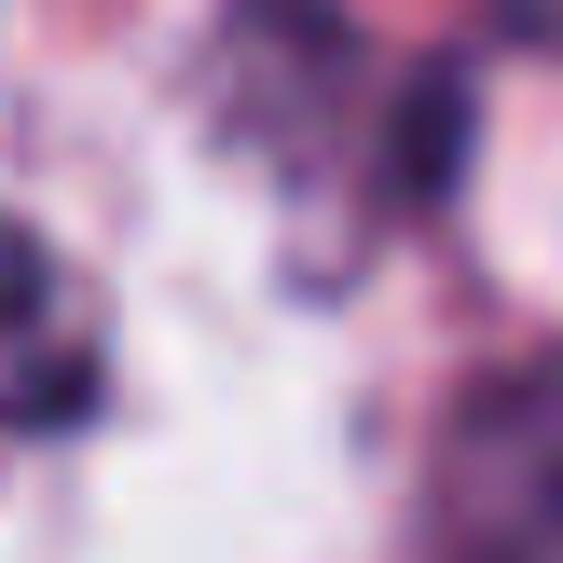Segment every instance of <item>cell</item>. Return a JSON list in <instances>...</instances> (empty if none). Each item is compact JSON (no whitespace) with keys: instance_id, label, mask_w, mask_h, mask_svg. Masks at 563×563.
<instances>
[{"instance_id":"7a4b0ae2","label":"cell","mask_w":563,"mask_h":563,"mask_svg":"<svg viewBox=\"0 0 563 563\" xmlns=\"http://www.w3.org/2000/svg\"><path fill=\"white\" fill-rule=\"evenodd\" d=\"M97 412V302L27 220H0V427H82Z\"/></svg>"},{"instance_id":"6da1fadb","label":"cell","mask_w":563,"mask_h":563,"mask_svg":"<svg viewBox=\"0 0 563 563\" xmlns=\"http://www.w3.org/2000/svg\"><path fill=\"white\" fill-rule=\"evenodd\" d=\"M427 563H563V357L454 399L427 454Z\"/></svg>"},{"instance_id":"3957f363","label":"cell","mask_w":563,"mask_h":563,"mask_svg":"<svg viewBox=\"0 0 563 563\" xmlns=\"http://www.w3.org/2000/svg\"><path fill=\"white\" fill-rule=\"evenodd\" d=\"M509 14H522V27H537V42H563V0H509Z\"/></svg>"}]
</instances>
